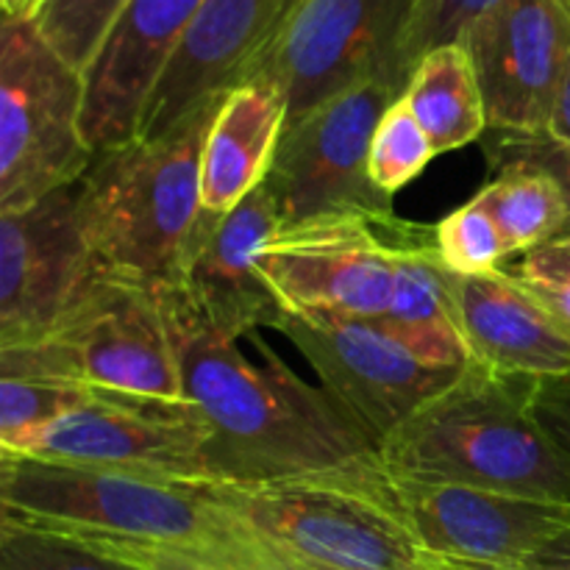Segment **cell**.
Here are the masks:
<instances>
[{
  "instance_id": "cell-14",
  "label": "cell",
  "mask_w": 570,
  "mask_h": 570,
  "mask_svg": "<svg viewBox=\"0 0 570 570\" xmlns=\"http://www.w3.org/2000/svg\"><path fill=\"white\" fill-rule=\"evenodd\" d=\"M301 0H204L154 83L137 137L156 139L245 87Z\"/></svg>"
},
{
  "instance_id": "cell-38",
  "label": "cell",
  "mask_w": 570,
  "mask_h": 570,
  "mask_svg": "<svg viewBox=\"0 0 570 570\" xmlns=\"http://www.w3.org/2000/svg\"><path fill=\"white\" fill-rule=\"evenodd\" d=\"M45 0H0L6 20H33Z\"/></svg>"
},
{
  "instance_id": "cell-27",
  "label": "cell",
  "mask_w": 570,
  "mask_h": 570,
  "mask_svg": "<svg viewBox=\"0 0 570 570\" xmlns=\"http://www.w3.org/2000/svg\"><path fill=\"white\" fill-rule=\"evenodd\" d=\"M434 145L404 98L395 100L379 120L371 139V178L384 195L393 198L399 189L415 181L429 161L434 159Z\"/></svg>"
},
{
  "instance_id": "cell-6",
  "label": "cell",
  "mask_w": 570,
  "mask_h": 570,
  "mask_svg": "<svg viewBox=\"0 0 570 570\" xmlns=\"http://www.w3.org/2000/svg\"><path fill=\"white\" fill-rule=\"evenodd\" d=\"M0 376H42L111 393L187 399L161 289L98 273L48 337L0 348Z\"/></svg>"
},
{
  "instance_id": "cell-36",
  "label": "cell",
  "mask_w": 570,
  "mask_h": 570,
  "mask_svg": "<svg viewBox=\"0 0 570 570\" xmlns=\"http://www.w3.org/2000/svg\"><path fill=\"white\" fill-rule=\"evenodd\" d=\"M523 568L529 570H570V527L557 532L554 538L546 540L527 562Z\"/></svg>"
},
{
  "instance_id": "cell-17",
  "label": "cell",
  "mask_w": 570,
  "mask_h": 570,
  "mask_svg": "<svg viewBox=\"0 0 570 570\" xmlns=\"http://www.w3.org/2000/svg\"><path fill=\"white\" fill-rule=\"evenodd\" d=\"M393 490L417 543L432 557L523 566L546 540L570 527L568 504L499 490L404 479H393Z\"/></svg>"
},
{
  "instance_id": "cell-35",
  "label": "cell",
  "mask_w": 570,
  "mask_h": 570,
  "mask_svg": "<svg viewBox=\"0 0 570 570\" xmlns=\"http://www.w3.org/2000/svg\"><path fill=\"white\" fill-rule=\"evenodd\" d=\"M523 282V278H521ZM529 293L540 301L551 321L562 328L570 337V287L566 284H543V282H523Z\"/></svg>"
},
{
  "instance_id": "cell-40",
  "label": "cell",
  "mask_w": 570,
  "mask_h": 570,
  "mask_svg": "<svg viewBox=\"0 0 570 570\" xmlns=\"http://www.w3.org/2000/svg\"><path fill=\"white\" fill-rule=\"evenodd\" d=\"M566 6H568V9H570V0H566Z\"/></svg>"
},
{
  "instance_id": "cell-8",
  "label": "cell",
  "mask_w": 570,
  "mask_h": 570,
  "mask_svg": "<svg viewBox=\"0 0 570 570\" xmlns=\"http://www.w3.org/2000/svg\"><path fill=\"white\" fill-rule=\"evenodd\" d=\"M417 6L421 0H301L250 81L282 89L287 122L371 81L404 95Z\"/></svg>"
},
{
  "instance_id": "cell-7",
  "label": "cell",
  "mask_w": 570,
  "mask_h": 570,
  "mask_svg": "<svg viewBox=\"0 0 570 570\" xmlns=\"http://www.w3.org/2000/svg\"><path fill=\"white\" fill-rule=\"evenodd\" d=\"M83 72L72 70L31 20L0 26V212L26 209L87 176Z\"/></svg>"
},
{
  "instance_id": "cell-9",
  "label": "cell",
  "mask_w": 570,
  "mask_h": 570,
  "mask_svg": "<svg viewBox=\"0 0 570 570\" xmlns=\"http://www.w3.org/2000/svg\"><path fill=\"white\" fill-rule=\"evenodd\" d=\"M399 98L395 87L371 81L287 122L265 178L282 228L321 217H395L393 198L371 178V139Z\"/></svg>"
},
{
  "instance_id": "cell-18",
  "label": "cell",
  "mask_w": 570,
  "mask_h": 570,
  "mask_svg": "<svg viewBox=\"0 0 570 570\" xmlns=\"http://www.w3.org/2000/svg\"><path fill=\"white\" fill-rule=\"evenodd\" d=\"M204 0H131L83 83V137L92 154L131 142L178 37Z\"/></svg>"
},
{
  "instance_id": "cell-32",
  "label": "cell",
  "mask_w": 570,
  "mask_h": 570,
  "mask_svg": "<svg viewBox=\"0 0 570 570\" xmlns=\"http://www.w3.org/2000/svg\"><path fill=\"white\" fill-rule=\"evenodd\" d=\"M98 549L131 562L139 570H234L209 551L195 546L154 543V540H122V538H83Z\"/></svg>"
},
{
  "instance_id": "cell-3",
  "label": "cell",
  "mask_w": 570,
  "mask_h": 570,
  "mask_svg": "<svg viewBox=\"0 0 570 570\" xmlns=\"http://www.w3.org/2000/svg\"><path fill=\"white\" fill-rule=\"evenodd\" d=\"M223 100L170 134L95 156L81 178V223L104 276L161 289L200 220V165Z\"/></svg>"
},
{
  "instance_id": "cell-11",
  "label": "cell",
  "mask_w": 570,
  "mask_h": 570,
  "mask_svg": "<svg viewBox=\"0 0 570 570\" xmlns=\"http://www.w3.org/2000/svg\"><path fill=\"white\" fill-rule=\"evenodd\" d=\"M206 443L209 429L189 399L92 390L59 421L0 451L170 482H209Z\"/></svg>"
},
{
  "instance_id": "cell-1",
  "label": "cell",
  "mask_w": 570,
  "mask_h": 570,
  "mask_svg": "<svg viewBox=\"0 0 570 570\" xmlns=\"http://www.w3.org/2000/svg\"><path fill=\"white\" fill-rule=\"evenodd\" d=\"M184 395L209 429L206 473L215 484L278 482L379 460V445L321 384H309L262 340L243 354L239 340L212 332L173 293L161 289Z\"/></svg>"
},
{
  "instance_id": "cell-24",
  "label": "cell",
  "mask_w": 570,
  "mask_h": 570,
  "mask_svg": "<svg viewBox=\"0 0 570 570\" xmlns=\"http://www.w3.org/2000/svg\"><path fill=\"white\" fill-rule=\"evenodd\" d=\"M131 0H45L33 26L45 42L87 76Z\"/></svg>"
},
{
  "instance_id": "cell-23",
  "label": "cell",
  "mask_w": 570,
  "mask_h": 570,
  "mask_svg": "<svg viewBox=\"0 0 570 570\" xmlns=\"http://www.w3.org/2000/svg\"><path fill=\"white\" fill-rule=\"evenodd\" d=\"M493 176L473 200L493 217L510 254H527L570 234L566 195L543 170L515 161L493 170Z\"/></svg>"
},
{
  "instance_id": "cell-30",
  "label": "cell",
  "mask_w": 570,
  "mask_h": 570,
  "mask_svg": "<svg viewBox=\"0 0 570 570\" xmlns=\"http://www.w3.org/2000/svg\"><path fill=\"white\" fill-rule=\"evenodd\" d=\"M488 161L493 170L515 161L538 167L562 189L570 209V142L551 139L549 134H501L499 142L488 148Z\"/></svg>"
},
{
  "instance_id": "cell-37",
  "label": "cell",
  "mask_w": 570,
  "mask_h": 570,
  "mask_svg": "<svg viewBox=\"0 0 570 570\" xmlns=\"http://www.w3.org/2000/svg\"><path fill=\"white\" fill-rule=\"evenodd\" d=\"M549 134L551 139H560V142H570V61L566 78L560 83V92H557L554 109H551V120H549Z\"/></svg>"
},
{
  "instance_id": "cell-33",
  "label": "cell",
  "mask_w": 570,
  "mask_h": 570,
  "mask_svg": "<svg viewBox=\"0 0 570 570\" xmlns=\"http://www.w3.org/2000/svg\"><path fill=\"white\" fill-rule=\"evenodd\" d=\"M532 410L546 434L570 460V373L538 382Z\"/></svg>"
},
{
  "instance_id": "cell-26",
  "label": "cell",
  "mask_w": 570,
  "mask_h": 570,
  "mask_svg": "<svg viewBox=\"0 0 570 570\" xmlns=\"http://www.w3.org/2000/svg\"><path fill=\"white\" fill-rule=\"evenodd\" d=\"M95 387L42 376H0V449L50 426L89 399Z\"/></svg>"
},
{
  "instance_id": "cell-20",
  "label": "cell",
  "mask_w": 570,
  "mask_h": 570,
  "mask_svg": "<svg viewBox=\"0 0 570 570\" xmlns=\"http://www.w3.org/2000/svg\"><path fill=\"white\" fill-rule=\"evenodd\" d=\"M287 128L282 89L250 81L223 98L204 145L200 209L226 215L265 184Z\"/></svg>"
},
{
  "instance_id": "cell-31",
  "label": "cell",
  "mask_w": 570,
  "mask_h": 570,
  "mask_svg": "<svg viewBox=\"0 0 570 570\" xmlns=\"http://www.w3.org/2000/svg\"><path fill=\"white\" fill-rule=\"evenodd\" d=\"M204 551H209L212 557H217V560L226 562L234 570H328L315 566V562L301 560L293 551L259 538V534L245 529L234 518H228V532Z\"/></svg>"
},
{
  "instance_id": "cell-16",
  "label": "cell",
  "mask_w": 570,
  "mask_h": 570,
  "mask_svg": "<svg viewBox=\"0 0 570 570\" xmlns=\"http://www.w3.org/2000/svg\"><path fill=\"white\" fill-rule=\"evenodd\" d=\"M282 232L267 184L226 215L200 212L167 293L212 332L239 340L273 328L284 306L259 271V250Z\"/></svg>"
},
{
  "instance_id": "cell-25",
  "label": "cell",
  "mask_w": 570,
  "mask_h": 570,
  "mask_svg": "<svg viewBox=\"0 0 570 570\" xmlns=\"http://www.w3.org/2000/svg\"><path fill=\"white\" fill-rule=\"evenodd\" d=\"M0 570H139L72 534L0 521Z\"/></svg>"
},
{
  "instance_id": "cell-22",
  "label": "cell",
  "mask_w": 570,
  "mask_h": 570,
  "mask_svg": "<svg viewBox=\"0 0 570 570\" xmlns=\"http://www.w3.org/2000/svg\"><path fill=\"white\" fill-rule=\"evenodd\" d=\"M401 98L429 134L438 156L465 148L490 131L476 70L462 42L423 56Z\"/></svg>"
},
{
  "instance_id": "cell-5",
  "label": "cell",
  "mask_w": 570,
  "mask_h": 570,
  "mask_svg": "<svg viewBox=\"0 0 570 570\" xmlns=\"http://www.w3.org/2000/svg\"><path fill=\"white\" fill-rule=\"evenodd\" d=\"M0 521L72 538L154 540L209 549L228 515L200 482L139 476L0 451Z\"/></svg>"
},
{
  "instance_id": "cell-15",
  "label": "cell",
  "mask_w": 570,
  "mask_h": 570,
  "mask_svg": "<svg viewBox=\"0 0 570 570\" xmlns=\"http://www.w3.org/2000/svg\"><path fill=\"white\" fill-rule=\"evenodd\" d=\"M482 89L488 126L546 134L570 61L566 0H499L462 37Z\"/></svg>"
},
{
  "instance_id": "cell-10",
  "label": "cell",
  "mask_w": 570,
  "mask_h": 570,
  "mask_svg": "<svg viewBox=\"0 0 570 570\" xmlns=\"http://www.w3.org/2000/svg\"><path fill=\"white\" fill-rule=\"evenodd\" d=\"M273 328L295 345L321 387L376 445L468 371H445L417 360L379 317L284 309Z\"/></svg>"
},
{
  "instance_id": "cell-21",
  "label": "cell",
  "mask_w": 570,
  "mask_h": 570,
  "mask_svg": "<svg viewBox=\"0 0 570 570\" xmlns=\"http://www.w3.org/2000/svg\"><path fill=\"white\" fill-rule=\"evenodd\" d=\"M379 321L429 365L445 371H465L473 365L465 337L456 326L451 271L438 254L434 228H426L421 237L395 250L390 309Z\"/></svg>"
},
{
  "instance_id": "cell-4",
  "label": "cell",
  "mask_w": 570,
  "mask_h": 570,
  "mask_svg": "<svg viewBox=\"0 0 570 570\" xmlns=\"http://www.w3.org/2000/svg\"><path fill=\"white\" fill-rule=\"evenodd\" d=\"M259 538L328 570H438L417 543L382 460L259 484L200 482Z\"/></svg>"
},
{
  "instance_id": "cell-28",
  "label": "cell",
  "mask_w": 570,
  "mask_h": 570,
  "mask_svg": "<svg viewBox=\"0 0 570 570\" xmlns=\"http://www.w3.org/2000/svg\"><path fill=\"white\" fill-rule=\"evenodd\" d=\"M434 243L443 265L456 276L499 271V262L510 256L495 220L473 198L434 226Z\"/></svg>"
},
{
  "instance_id": "cell-2",
  "label": "cell",
  "mask_w": 570,
  "mask_h": 570,
  "mask_svg": "<svg viewBox=\"0 0 570 570\" xmlns=\"http://www.w3.org/2000/svg\"><path fill=\"white\" fill-rule=\"evenodd\" d=\"M538 382L473 362L382 445L393 479L499 490L570 507V460L534 417Z\"/></svg>"
},
{
  "instance_id": "cell-29",
  "label": "cell",
  "mask_w": 570,
  "mask_h": 570,
  "mask_svg": "<svg viewBox=\"0 0 570 570\" xmlns=\"http://www.w3.org/2000/svg\"><path fill=\"white\" fill-rule=\"evenodd\" d=\"M499 0H421L417 6L415 31H412L406 65L410 72L421 65V59L443 45L462 42L468 28L490 11ZM412 78V76H410Z\"/></svg>"
},
{
  "instance_id": "cell-12",
  "label": "cell",
  "mask_w": 570,
  "mask_h": 570,
  "mask_svg": "<svg viewBox=\"0 0 570 570\" xmlns=\"http://www.w3.org/2000/svg\"><path fill=\"white\" fill-rule=\"evenodd\" d=\"M429 226L373 217H321L287 226L259 250V271L284 309L384 317L395 250Z\"/></svg>"
},
{
  "instance_id": "cell-34",
  "label": "cell",
  "mask_w": 570,
  "mask_h": 570,
  "mask_svg": "<svg viewBox=\"0 0 570 570\" xmlns=\"http://www.w3.org/2000/svg\"><path fill=\"white\" fill-rule=\"evenodd\" d=\"M515 276L523 282L566 284L570 287V234L521 254Z\"/></svg>"
},
{
  "instance_id": "cell-13",
  "label": "cell",
  "mask_w": 570,
  "mask_h": 570,
  "mask_svg": "<svg viewBox=\"0 0 570 570\" xmlns=\"http://www.w3.org/2000/svg\"><path fill=\"white\" fill-rule=\"evenodd\" d=\"M81 223V178L0 212V348L48 337L98 276Z\"/></svg>"
},
{
  "instance_id": "cell-19",
  "label": "cell",
  "mask_w": 570,
  "mask_h": 570,
  "mask_svg": "<svg viewBox=\"0 0 570 570\" xmlns=\"http://www.w3.org/2000/svg\"><path fill=\"white\" fill-rule=\"evenodd\" d=\"M451 295L473 362L534 382L570 373V337L515 273H451Z\"/></svg>"
},
{
  "instance_id": "cell-39",
  "label": "cell",
  "mask_w": 570,
  "mask_h": 570,
  "mask_svg": "<svg viewBox=\"0 0 570 570\" xmlns=\"http://www.w3.org/2000/svg\"><path fill=\"white\" fill-rule=\"evenodd\" d=\"M438 570H529L523 566H493V562H471V560H449V557H434Z\"/></svg>"
}]
</instances>
